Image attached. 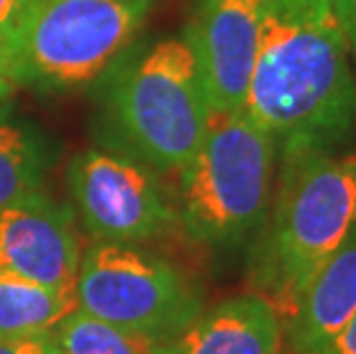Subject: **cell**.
I'll return each mask as SVG.
<instances>
[{
	"instance_id": "5b68a950",
	"label": "cell",
	"mask_w": 356,
	"mask_h": 354,
	"mask_svg": "<svg viewBox=\"0 0 356 354\" xmlns=\"http://www.w3.org/2000/svg\"><path fill=\"white\" fill-rule=\"evenodd\" d=\"M154 0H33L0 47L14 86L70 90L102 77L145 24Z\"/></svg>"
},
{
	"instance_id": "9a60e30c",
	"label": "cell",
	"mask_w": 356,
	"mask_h": 354,
	"mask_svg": "<svg viewBox=\"0 0 356 354\" xmlns=\"http://www.w3.org/2000/svg\"><path fill=\"white\" fill-rule=\"evenodd\" d=\"M290 3L304 7L308 12L320 14L322 19H327L331 24H336L345 30L354 0H290Z\"/></svg>"
},
{
	"instance_id": "ffe728a7",
	"label": "cell",
	"mask_w": 356,
	"mask_h": 354,
	"mask_svg": "<svg viewBox=\"0 0 356 354\" xmlns=\"http://www.w3.org/2000/svg\"><path fill=\"white\" fill-rule=\"evenodd\" d=\"M12 90H14V83L7 79L3 72H0V106H3L7 99H10Z\"/></svg>"
},
{
	"instance_id": "9c48e42d",
	"label": "cell",
	"mask_w": 356,
	"mask_h": 354,
	"mask_svg": "<svg viewBox=\"0 0 356 354\" xmlns=\"http://www.w3.org/2000/svg\"><path fill=\"white\" fill-rule=\"evenodd\" d=\"M81 242L72 212L44 191L0 209V272L76 290Z\"/></svg>"
},
{
	"instance_id": "6da1fadb",
	"label": "cell",
	"mask_w": 356,
	"mask_h": 354,
	"mask_svg": "<svg viewBox=\"0 0 356 354\" xmlns=\"http://www.w3.org/2000/svg\"><path fill=\"white\" fill-rule=\"evenodd\" d=\"M241 111L278 152H345L356 138V74L345 30L290 0H267Z\"/></svg>"
},
{
	"instance_id": "30bf717a",
	"label": "cell",
	"mask_w": 356,
	"mask_h": 354,
	"mask_svg": "<svg viewBox=\"0 0 356 354\" xmlns=\"http://www.w3.org/2000/svg\"><path fill=\"white\" fill-rule=\"evenodd\" d=\"M283 322L267 299L239 295L202 311L156 354H276L283 350Z\"/></svg>"
},
{
	"instance_id": "7402d4cb",
	"label": "cell",
	"mask_w": 356,
	"mask_h": 354,
	"mask_svg": "<svg viewBox=\"0 0 356 354\" xmlns=\"http://www.w3.org/2000/svg\"><path fill=\"white\" fill-rule=\"evenodd\" d=\"M352 152H354V159H356V147H354V150H352Z\"/></svg>"
},
{
	"instance_id": "44dd1931",
	"label": "cell",
	"mask_w": 356,
	"mask_h": 354,
	"mask_svg": "<svg viewBox=\"0 0 356 354\" xmlns=\"http://www.w3.org/2000/svg\"><path fill=\"white\" fill-rule=\"evenodd\" d=\"M276 354H292V352H287V350H280V352H276Z\"/></svg>"
},
{
	"instance_id": "52a82bcc",
	"label": "cell",
	"mask_w": 356,
	"mask_h": 354,
	"mask_svg": "<svg viewBox=\"0 0 356 354\" xmlns=\"http://www.w3.org/2000/svg\"><path fill=\"white\" fill-rule=\"evenodd\" d=\"M76 212L97 242L138 244L177 223L156 172L134 156L86 150L67 170Z\"/></svg>"
},
{
	"instance_id": "277c9868",
	"label": "cell",
	"mask_w": 356,
	"mask_h": 354,
	"mask_svg": "<svg viewBox=\"0 0 356 354\" xmlns=\"http://www.w3.org/2000/svg\"><path fill=\"white\" fill-rule=\"evenodd\" d=\"M127 154L154 172H179L198 152L209 104L186 35L152 44L124 65L106 104Z\"/></svg>"
},
{
	"instance_id": "d6986e66",
	"label": "cell",
	"mask_w": 356,
	"mask_h": 354,
	"mask_svg": "<svg viewBox=\"0 0 356 354\" xmlns=\"http://www.w3.org/2000/svg\"><path fill=\"white\" fill-rule=\"evenodd\" d=\"M345 35H347V47H350V56H352V65H354V74H356V0L352 3L350 17H347Z\"/></svg>"
},
{
	"instance_id": "5bb4252c",
	"label": "cell",
	"mask_w": 356,
	"mask_h": 354,
	"mask_svg": "<svg viewBox=\"0 0 356 354\" xmlns=\"http://www.w3.org/2000/svg\"><path fill=\"white\" fill-rule=\"evenodd\" d=\"M42 150L21 124L0 118V209L42 191Z\"/></svg>"
},
{
	"instance_id": "7c38bea8",
	"label": "cell",
	"mask_w": 356,
	"mask_h": 354,
	"mask_svg": "<svg viewBox=\"0 0 356 354\" xmlns=\"http://www.w3.org/2000/svg\"><path fill=\"white\" fill-rule=\"evenodd\" d=\"M76 308V290L49 288L0 272V341L47 336Z\"/></svg>"
},
{
	"instance_id": "4fadbf2b",
	"label": "cell",
	"mask_w": 356,
	"mask_h": 354,
	"mask_svg": "<svg viewBox=\"0 0 356 354\" xmlns=\"http://www.w3.org/2000/svg\"><path fill=\"white\" fill-rule=\"evenodd\" d=\"M51 354H156L159 343L108 325L95 315L74 311L49 331Z\"/></svg>"
},
{
	"instance_id": "ba28073f",
	"label": "cell",
	"mask_w": 356,
	"mask_h": 354,
	"mask_svg": "<svg viewBox=\"0 0 356 354\" xmlns=\"http://www.w3.org/2000/svg\"><path fill=\"white\" fill-rule=\"evenodd\" d=\"M264 12L267 0H200L186 40L198 63L209 111L244 108Z\"/></svg>"
},
{
	"instance_id": "2e32d148",
	"label": "cell",
	"mask_w": 356,
	"mask_h": 354,
	"mask_svg": "<svg viewBox=\"0 0 356 354\" xmlns=\"http://www.w3.org/2000/svg\"><path fill=\"white\" fill-rule=\"evenodd\" d=\"M33 0H0V47L10 40L14 28L24 19Z\"/></svg>"
},
{
	"instance_id": "ac0fdd59",
	"label": "cell",
	"mask_w": 356,
	"mask_h": 354,
	"mask_svg": "<svg viewBox=\"0 0 356 354\" xmlns=\"http://www.w3.org/2000/svg\"><path fill=\"white\" fill-rule=\"evenodd\" d=\"M317 354H356V313H354V318L338 331V336L324 345Z\"/></svg>"
},
{
	"instance_id": "e0dca14e",
	"label": "cell",
	"mask_w": 356,
	"mask_h": 354,
	"mask_svg": "<svg viewBox=\"0 0 356 354\" xmlns=\"http://www.w3.org/2000/svg\"><path fill=\"white\" fill-rule=\"evenodd\" d=\"M0 354H51L49 334L21 341H0Z\"/></svg>"
},
{
	"instance_id": "8fae6325",
	"label": "cell",
	"mask_w": 356,
	"mask_h": 354,
	"mask_svg": "<svg viewBox=\"0 0 356 354\" xmlns=\"http://www.w3.org/2000/svg\"><path fill=\"white\" fill-rule=\"evenodd\" d=\"M356 313V225L324 262L283 327L287 352L317 354Z\"/></svg>"
},
{
	"instance_id": "3957f363",
	"label": "cell",
	"mask_w": 356,
	"mask_h": 354,
	"mask_svg": "<svg viewBox=\"0 0 356 354\" xmlns=\"http://www.w3.org/2000/svg\"><path fill=\"white\" fill-rule=\"evenodd\" d=\"M276 166V140L244 111H211L198 152L177 172V223L202 246L244 244L267 218Z\"/></svg>"
},
{
	"instance_id": "7a4b0ae2",
	"label": "cell",
	"mask_w": 356,
	"mask_h": 354,
	"mask_svg": "<svg viewBox=\"0 0 356 354\" xmlns=\"http://www.w3.org/2000/svg\"><path fill=\"white\" fill-rule=\"evenodd\" d=\"M267 218L248 255V285L276 308L283 327L356 225L352 150H280Z\"/></svg>"
},
{
	"instance_id": "8992f818",
	"label": "cell",
	"mask_w": 356,
	"mask_h": 354,
	"mask_svg": "<svg viewBox=\"0 0 356 354\" xmlns=\"http://www.w3.org/2000/svg\"><path fill=\"white\" fill-rule=\"evenodd\" d=\"M76 306L154 343L181 334L204 311L200 285L136 244L95 242L81 255Z\"/></svg>"
}]
</instances>
